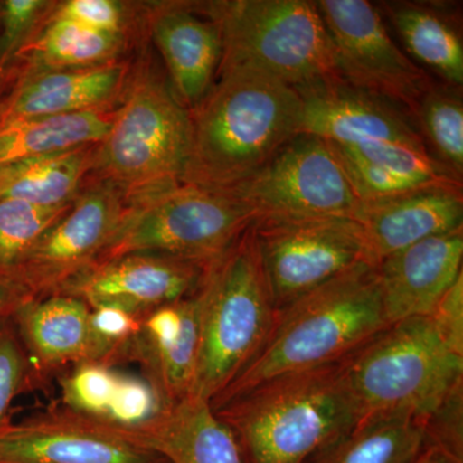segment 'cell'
Returning a JSON list of instances; mask_svg holds the SVG:
<instances>
[{
    "label": "cell",
    "mask_w": 463,
    "mask_h": 463,
    "mask_svg": "<svg viewBox=\"0 0 463 463\" xmlns=\"http://www.w3.org/2000/svg\"><path fill=\"white\" fill-rule=\"evenodd\" d=\"M298 90L243 67L219 69L190 109L191 154L183 184L230 191L300 132Z\"/></svg>",
    "instance_id": "1"
},
{
    "label": "cell",
    "mask_w": 463,
    "mask_h": 463,
    "mask_svg": "<svg viewBox=\"0 0 463 463\" xmlns=\"http://www.w3.org/2000/svg\"><path fill=\"white\" fill-rule=\"evenodd\" d=\"M210 407L248 463H310L359 422L340 362L279 374Z\"/></svg>",
    "instance_id": "2"
},
{
    "label": "cell",
    "mask_w": 463,
    "mask_h": 463,
    "mask_svg": "<svg viewBox=\"0 0 463 463\" xmlns=\"http://www.w3.org/2000/svg\"><path fill=\"white\" fill-rule=\"evenodd\" d=\"M389 326L377 264L358 265L277 310L258 354L210 405L279 374L339 364Z\"/></svg>",
    "instance_id": "3"
},
{
    "label": "cell",
    "mask_w": 463,
    "mask_h": 463,
    "mask_svg": "<svg viewBox=\"0 0 463 463\" xmlns=\"http://www.w3.org/2000/svg\"><path fill=\"white\" fill-rule=\"evenodd\" d=\"M88 176L132 206L183 184L191 154L190 109L154 71L132 76Z\"/></svg>",
    "instance_id": "4"
},
{
    "label": "cell",
    "mask_w": 463,
    "mask_h": 463,
    "mask_svg": "<svg viewBox=\"0 0 463 463\" xmlns=\"http://www.w3.org/2000/svg\"><path fill=\"white\" fill-rule=\"evenodd\" d=\"M340 364L359 422L388 414L422 422L463 381V354L430 316L392 323Z\"/></svg>",
    "instance_id": "5"
},
{
    "label": "cell",
    "mask_w": 463,
    "mask_h": 463,
    "mask_svg": "<svg viewBox=\"0 0 463 463\" xmlns=\"http://www.w3.org/2000/svg\"><path fill=\"white\" fill-rule=\"evenodd\" d=\"M200 297V350L192 395L210 403L258 354L277 316L252 225L209 265Z\"/></svg>",
    "instance_id": "6"
},
{
    "label": "cell",
    "mask_w": 463,
    "mask_h": 463,
    "mask_svg": "<svg viewBox=\"0 0 463 463\" xmlns=\"http://www.w3.org/2000/svg\"><path fill=\"white\" fill-rule=\"evenodd\" d=\"M214 21L221 67H243L298 90L339 78L330 33L316 2L230 0L194 5Z\"/></svg>",
    "instance_id": "7"
},
{
    "label": "cell",
    "mask_w": 463,
    "mask_h": 463,
    "mask_svg": "<svg viewBox=\"0 0 463 463\" xmlns=\"http://www.w3.org/2000/svg\"><path fill=\"white\" fill-rule=\"evenodd\" d=\"M255 221L251 207L230 191L181 184L129 206L97 263L152 252L212 264Z\"/></svg>",
    "instance_id": "8"
},
{
    "label": "cell",
    "mask_w": 463,
    "mask_h": 463,
    "mask_svg": "<svg viewBox=\"0 0 463 463\" xmlns=\"http://www.w3.org/2000/svg\"><path fill=\"white\" fill-rule=\"evenodd\" d=\"M257 219H355L362 200L330 143L298 134L230 190Z\"/></svg>",
    "instance_id": "9"
},
{
    "label": "cell",
    "mask_w": 463,
    "mask_h": 463,
    "mask_svg": "<svg viewBox=\"0 0 463 463\" xmlns=\"http://www.w3.org/2000/svg\"><path fill=\"white\" fill-rule=\"evenodd\" d=\"M277 310L371 258L361 225L349 218H263L252 224Z\"/></svg>",
    "instance_id": "10"
},
{
    "label": "cell",
    "mask_w": 463,
    "mask_h": 463,
    "mask_svg": "<svg viewBox=\"0 0 463 463\" xmlns=\"http://www.w3.org/2000/svg\"><path fill=\"white\" fill-rule=\"evenodd\" d=\"M316 5L330 33L339 78L413 116L434 81L398 47L379 9L367 0H319Z\"/></svg>",
    "instance_id": "11"
},
{
    "label": "cell",
    "mask_w": 463,
    "mask_h": 463,
    "mask_svg": "<svg viewBox=\"0 0 463 463\" xmlns=\"http://www.w3.org/2000/svg\"><path fill=\"white\" fill-rule=\"evenodd\" d=\"M127 201L114 188L90 182L66 214L33 243L16 283L30 298L62 291L99 261L127 215Z\"/></svg>",
    "instance_id": "12"
},
{
    "label": "cell",
    "mask_w": 463,
    "mask_h": 463,
    "mask_svg": "<svg viewBox=\"0 0 463 463\" xmlns=\"http://www.w3.org/2000/svg\"><path fill=\"white\" fill-rule=\"evenodd\" d=\"M0 463H166L134 435L67 410L51 408L0 430Z\"/></svg>",
    "instance_id": "13"
},
{
    "label": "cell",
    "mask_w": 463,
    "mask_h": 463,
    "mask_svg": "<svg viewBox=\"0 0 463 463\" xmlns=\"http://www.w3.org/2000/svg\"><path fill=\"white\" fill-rule=\"evenodd\" d=\"M210 264L133 252L91 265L63 288L93 309L114 307L145 317L199 292Z\"/></svg>",
    "instance_id": "14"
},
{
    "label": "cell",
    "mask_w": 463,
    "mask_h": 463,
    "mask_svg": "<svg viewBox=\"0 0 463 463\" xmlns=\"http://www.w3.org/2000/svg\"><path fill=\"white\" fill-rule=\"evenodd\" d=\"M300 132L334 145L394 142L428 151L410 111L343 79L298 88Z\"/></svg>",
    "instance_id": "15"
},
{
    "label": "cell",
    "mask_w": 463,
    "mask_h": 463,
    "mask_svg": "<svg viewBox=\"0 0 463 463\" xmlns=\"http://www.w3.org/2000/svg\"><path fill=\"white\" fill-rule=\"evenodd\" d=\"M201 336L200 289L190 298L143 317L141 330L125 350L123 362L141 365L167 403L192 395Z\"/></svg>",
    "instance_id": "16"
},
{
    "label": "cell",
    "mask_w": 463,
    "mask_h": 463,
    "mask_svg": "<svg viewBox=\"0 0 463 463\" xmlns=\"http://www.w3.org/2000/svg\"><path fill=\"white\" fill-rule=\"evenodd\" d=\"M354 221L361 225L374 263L430 237L463 228L461 184H438L364 201Z\"/></svg>",
    "instance_id": "17"
},
{
    "label": "cell",
    "mask_w": 463,
    "mask_h": 463,
    "mask_svg": "<svg viewBox=\"0 0 463 463\" xmlns=\"http://www.w3.org/2000/svg\"><path fill=\"white\" fill-rule=\"evenodd\" d=\"M463 228L430 237L377 263L383 310L390 325L428 317L462 274Z\"/></svg>",
    "instance_id": "18"
},
{
    "label": "cell",
    "mask_w": 463,
    "mask_h": 463,
    "mask_svg": "<svg viewBox=\"0 0 463 463\" xmlns=\"http://www.w3.org/2000/svg\"><path fill=\"white\" fill-rule=\"evenodd\" d=\"M148 25L174 94L184 108L194 109L215 83L221 67L223 43L218 26L199 16L194 5L182 3L149 9Z\"/></svg>",
    "instance_id": "19"
},
{
    "label": "cell",
    "mask_w": 463,
    "mask_h": 463,
    "mask_svg": "<svg viewBox=\"0 0 463 463\" xmlns=\"http://www.w3.org/2000/svg\"><path fill=\"white\" fill-rule=\"evenodd\" d=\"M129 67L120 61L85 69L25 72L0 108V123L109 109L124 93Z\"/></svg>",
    "instance_id": "20"
},
{
    "label": "cell",
    "mask_w": 463,
    "mask_h": 463,
    "mask_svg": "<svg viewBox=\"0 0 463 463\" xmlns=\"http://www.w3.org/2000/svg\"><path fill=\"white\" fill-rule=\"evenodd\" d=\"M90 312L81 298L63 292L21 304L12 319L30 367L44 376L85 362Z\"/></svg>",
    "instance_id": "21"
},
{
    "label": "cell",
    "mask_w": 463,
    "mask_h": 463,
    "mask_svg": "<svg viewBox=\"0 0 463 463\" xmlns=\"http://www.w3.org/2000/svg\"><path fill=\"white\" fill-rule=\"evenodd\" d=\"M166 463H248L233 431L194 395L183 399L137 432Z\"/></svg>",
    "instance_id": "22"
},
{
    "label": "cell",
    "mask_w": 463,
    "mask_h": 463,
    "mask_svg": "<svg viewBox=\"0 0 463 463\" xmlns=\"http://www.w3.org/2000/svg\"><path fill=\"white\" fill-rule=\"evenodd\" d=\"M109 109L0 123V165L99 145L114 121Z\"/></svg>",
    "instance_id": "23"
},
{
    "label": "cell",
    "mask_w": 463,
    "mask_h": 463,
    "mask_svg": "<svg viewBox=\"0 0 463 463\" xmlns=\"http://www.w3.org/2000/svg\"><path fill=\"white\" fill-rule=\"evenodd\" d=\"M94 147L24 158L0 165V201L16 200L38 206L74 203L93 165Z\"/></svg>",
    "instance_id": "24"
},
{
    "label": "cell",
    "mask_w": 463,
    "mask_h": 463,
    "mask_svg": "<svg viewBox=\"0 0 463 463\" xmlns=\"http://www.w3.org/2000/svg\"><path fill=\"white\" fill-rule=\"evenodd\" d=\"M383 11L405 50L444 84L461 88L463 44L461 33L438 8L420 3H386Z\"/></svg>",
    "instance_id": "25"
},
{
    "label": "cell",
    "mask_w": 463,
    "mask_h": 463,
    "mask_svg": "<svg viewBox=\"0 0 463 463\" xmlns=\"http://www.w3.org/2000/svg\"><path fill=\"white\" fill-rule=\"evenodd\" d=\"M124 35L96 32L65 18L50 17L21 48L26 72L85 69L118 61Z\"/></svg>",
    "instance_id": "26"
},
{
    "label": "cell",
    "mask_w": 463,
    "mask_h": 463,
    "mask_svg": "<svg viewBox=\"0 0 463 463\" xmlns=\"http://www.w3.org/2000/svg\"><path fill=\"white\" fill-rule=\"evenodd\" d=\"M422 447L420 420L388 414L356 423L310 463H413Z\"/></svg>",
    "instance_id": "27"
},
{
    "label": "cell",
    "mask_w": 463,
    "mask_h": 463,
    "mask_svg": "<svg viewBox=\"0 0 463 463\" xmlns=\"http://www.w3.org/2000/svg\"><path fill=\"white\" fill-rule=\"evenodd\" d=\"M417 129L430 156L453 178L463 175V100L461 88L432 84L413 112Z\"/></svg>",
    "instance_id": "28"
},
{
    "label": "cell",
    "mask_w": 463,
    "mask_h": 463,
    "mask_svg": "<svg viewBox=\"0 0 463 463\" xmlns=\"http://www.w3.org/2000/svg\"><path fill=\"white\" fill-rule=\"evenodd\" d=\"M72 203L38 206L23 201H0V281L17 285V270L27 252Z\"/></svg>",
    "instance_id": "29"
},
{
    "label": "cell",
    "mask_w": 463,
    "mask_h": 463,
    "mask_svg": "<svg viewBox=\"0 0 463 463\" xmlns=\"http://www.w3.org/2000/svg\"><path fill=\"white\" fill-rule=\"evenodd\" d=\"M121 376L114 367L81 362L61 379L63 407L105 423L114 407Z\"/></svg>",
    "instance_id": "30"
},
{
    "label": "cell",
    "mask_w": 463,
    "mask_h": 463,
    "mask_svg": "<svg viewBox=\"0 0 463 463\" xmlns=\"http://www.w3.org/2000/svg\"><path fill=\"white\" fill-rule=\"evenodd\" d=\"M143 317L114 307H93L90 317L87 359L114 367L141 330Z\"/></svg>",
    "instance_id": "31"
},
{
    "label": "cell",
    "mask_w": 463,
    "mask_h": 463,
    "mask_svg": "<svg viewBox=\"0 0 463 463\" xmlns=\"http://www.w3.org/2000/svg\"><path fill=\"white\" fill-rule=\"evenodd\" d=\"M423 446L463 463V381L422 421Z\"/></svg>",
    "instance_id": "32"
},
{
    "label": "cell",
    "mask_w": 463,
    "mask_h": 463,
    "mask_svg": "<svg viewBox=\"0 0 463 463\" xmlns=\"http://www.w3.org/2000/svg\"><path fill=\"white\" fill-rule=\"evenodd\" d=\"M53 3L43 0H7L0 3V71L38 30L51 14Z\"/></svg>",
    "instance_id": "33"
},
{
    "label": "cell",
    "mask_w": 463,
    "mask_h": 463,
    "mask_svg": "<svg viewBox=\"0 0 463 463\" xmlns=\"http://www.w3.org/2000/svg\"><path fill=\"white\" fill-rule=\"evenodd\" d=\"M29 377V359L14 323L5 319L0 322V430L9 422V407Z\"/></svg>",
    "instance_id": "34"
},
{
    "label": "cell",
    "mask_w": 463,
    "mask_h": 463,
    "mask_svg": "<svg viewBox=\"0 0 463 463\" xmlns=\"http://www.w3.org/2000/svg\"><path fill=\"white\" fill-rule=\"evenodd\" d=\"M51 16L112 35L125 36L128 23L127 5L115 0H69L60 5L54 3Z\"/></svg>",
    "instance_id": "35"
},
{
    "label": "cell",
    "mask_w": 463,
    "mask_h": 463,
    "mask_svg": "<svg viewBox=\"0 0 463 463\" xmlns=\"http://www.w3.org/2000/svg\"><path fill=\"white\" fill-rule=\"evenodd\" d=\"M430 317L448 344L463 354V273L440 298Z\"/></svg>",
    "instance_id": "36"
},
{
    "label": "cell",
    "mask_w": 463,
    "mask_h": 463,
    "mask_svg": "<svg viewBox=\"0 0 463 463\" xmlns=\"http://www.w3.org/2000/svg\"><path fill=\"white\" fill-rule=\"evenodd\" d=\"M30 300L25 291L14 283L0 281V322L14 316L17 307Z\"/></svg>",
    "instance_id": "37"
},
{
    "label": "cell",
    "mask_w": 463,
    "mask_h": 463,
    "mask_svg": "<svg viewBox=\"0 0 463 463\" xmlns=\"http://www.w3.org/2000/svg\"><path fill=\"white\" fill-rule=\"evenodd\" d=\"M413 463H459L456 459L450 458L449 456L444 455L440 450L434 449L430 447H422L421 452L414 459Z\"/></svg>",
    "instance_id": "38"
}]
</instances>
